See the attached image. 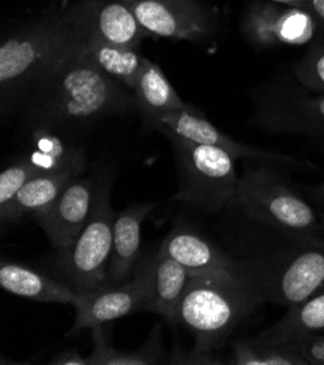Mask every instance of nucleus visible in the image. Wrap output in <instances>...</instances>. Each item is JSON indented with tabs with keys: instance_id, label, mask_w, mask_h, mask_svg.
I'll list each match as a JSON object with an SVG mask.
<instances>
[{
	"instance_id": "473e14b6",
	"label": "nucleus",
	"mask_w": 324,
	"mask_h": 365,
	"mask_svg": "<svg viewBox=\"0 0 324 365\" xmlns=\"http://www.w3.org/2000/svg\"><path fill=\"white\" fill-rule=\"evenodd\" d=\"M321 226H323V227H324V215H323V217H321Z\"/></svg>"
},
{
	"instance_id": "c756f323",
	"label": "nucleus",
	"mask_w": 324,
	"mask_h": 365,
	"mask_svg": "<svg viewBox=\"0 0 324 365\" xmlns=\"http://www.w3.org/2000/svg\"><path fill=\"white\" fill-rule=\"evenodd\" d=\"M303 8L308 11L315 19L317 25L324 29V0H305Z\"/></svg>"
},
{
	"instance_id": "39448f33",
	"label": "nucleus",
	"mask_w": 324,
	"mask_h": 365,
	"mask_svg": "<svg viewBox=\"0 0 324 365\" xmlns=\"http://www.w3.org/2000/svg\"><path fill=\"white\" fill-rule=\"evenodd\" d=\"M230 205L291 236L311 237L320 229L314 210L268 166L247 168L239 176Z\"/></svg>"
},
{
	"instance_id": "c85d7f7f",
	"label": "nucleus",
	"mask_w": 324,
	"mask_h": 365,
	"mask_svg": "<svg viewBox=\"0 0 324 365\" xmlns=\"http://www.w3.org/2000/svg\"><path fill=\"white\" fill-rule=\"evenodd\" d=\"M50 364L54 365H89L88 356H83L76 349H66L56 355Z\"/></svg>"
},
{
	"instance_id": "2eb2a0df",
	"label": "nucleus",
	"mask_w": 324,
	"mask_h": 365,
	"mask_svg": "<svg viewBox=\"0 0 324 365\" xmlns=\"http://www.w3.org/2000/svg\"><path fill=\"white\" fill-rule=\"evenodd\" d=\"M160 247L181 264L192 278L212 272L236 271L239 268L220 247L185 227H176L170 232Z\"/></svg>"
},
{
	"instance_id": "4be33fe9",
	"label": "nucleus",
	"mask_w": 324,
	"mask_h": 365,
	"mask_svg": "<svg viewBox=\"0 0 324 365\" xmlns=\"http://www.w3.org/2000/svg\"><path fill=\"white\" fill-rule=\"evenodd\" d=\"M82 48L108 76L132 92L144 61L138 48H127L93 40H82Z\"/></svg>"
},
{
	"instance_id": "f8f14e48",
	"label": "nucleus",
	"mask_w": 324,
	"mask_h": 365,
	"mask_svg": "<svg viewBox=\"0 0 324 365\" xmlns=\"http://www.w3.org/2000/svg\"><path fill=\"white\" fill-rule=\"evenodd\" d=\"M100 176H78L70 180L57 200L35 218L51 245L60 252L75 243L92 215Z\"/></svg>"
},
{
	"instance_id": "5701e85b",
	"label": "nucleus",
	"mask_w": 324,
	"mask_h": 365,
	"mask_svg": "<svg viewBox=\"0 0 324 365\" xmlns=\"http://www.w3.org/2000/svg\"><path fill=\"white\" fill-rule=\"evenodd\" d=\"M35 149L26 158L40 170V175L75 172L82 175L86 168L83 150L68 145L50 131L35 133Z\"/></svg>"
},
{
	"instance_id": "7c9ffc66",
	"label": "nucleus",
	"mask_w": 324,
	"mask_h": 365,
	"mask_svg": "<svg viewBox=\"0 0 324 365\" xmlns=\"http://www.w3.org/2000/svg\"><path fill=\"white\" fill-rule=\"evenodd\" d=\"M308 194L318 202L324 204V182L320 185H315V187H311L308 188Z\"/></svg>"
},
{
	"instance_id": "20e7f679",
	"label": "nucleus",
	"mask_w": 324,
	"mask_h": 365,
	"mask_svg": "<svg viewBox=\"0 0 324 365\" xmlns=\"http://www.w3.org/2000/svg\"><path fill=\"white\" fill-rule=\"evenodd\" d=\"M164 135L174 150L179 172V187L173 200L207 214L230 205L239 182L234 158L214 145Z\"/></svg>"
},
{
	"instance_id": "0eeeda50",
	"label": "nucleus",
	"mask_w": 324,
	"mask_h": 365,
	"mask_svg": "<svg viewBox=\"0 0 324 365\" xmlns=\"http://www.w3.org/2000/svg\"><path fill=\"white\" fill-rule=\"evenodd\" d=\"M132 12L149 36L181 41L209 40L215 15L199 0H131Z\"/></svg>"
},
{
	"instance_id": "aec40b11",
	"label": "nucleus",
	"mask_w": 324,
	"mask_h": 365,
	"mask_svg": "<svg viewBox=\"0 0 324 365\" xmlns=\"http://www.w3.org/2000/svg\"><path fill=\"white\" fill-rule=\"evenodd\" d=\"M324 331V289L300 304L288 307L285 316L255 339L269 345H283L307 334Z\"/></svg>"
},
{
	"instance_id": "a211bd4d",
	"label": "nucleus",
	"mask_w": 324,
	"mask_h": 365,
	"mask_svg": "<svg viewBox=\"0 0 324 365\" xmlns=\"http://www.w3.org/2000/svg\"><path fill=\"white\" fill-rule=\"evenodd\" d=\"M0 285L11 294L50 304L73 306L78 296L63 279L5 259L0 265Z\"/></svg>"
},
{
	"instance_id": "412c9836",
	"label": "nucleus",
	"mask_w": 324,
	"mask_h": 365,
	"mask_svg": "<svg viewBox=\"0 0 324 365\" xmlns=\"http://www.w3.org/2000/svg\"><path fill=\"white\" fill-rule=\"evenodd\" d=\"M92 336L93 351L88 356L89 365H153L164 361L159 326H155L146 344L134 351H121L114 348L110 344V339L106 338L102 326L93 327Z\"/></svg>"
},
{
	"instance_id": "cd10ccee",
	"label": "nucleus",
	"mask_w": 324,
	"mask_h": 365,
	"mask_svg": "<svg viewBox=\"0 0 324 365\" xmlns=\"http://www.w3.org/2000/svg\"><path fill=\"white\" fill-rule=\"evenodd\" d=\"M301 356L305 364L324 365V336L315 334H307L294 341L283 344Z\"/></svg>"
},
{
	"instance_id": "6ab92c4d",
	"label": "nucleus",
	"mask_w": 324,
	"mask_h": 365,
	"mask_svg": "<svg viewBox=\"0 0 324 365\" xmlns=\"http://www.w3.org/2000/svg\"><path fill=\"white\" fill-rule=\"evenodd\" d=\"M82 176L75 172L38 175L28 180L9 208L0 214L2 223L18 222L26 215L37 217L44 212L67 187L70 180Z\"/></svg>"
},
{
	"instance_id": "393cba45",
	"label": "nucleus",
	"mask_w": 324,
	"mask_h": 365,
	"mask_svg": "<svg viewBox=\"0 0 324 365\" xmlns=\"http://www.w3.org/2000/svg\"><path fill=\"white\" fill-rule=\"evenodd\" d=\"M38 175L40 170L28 158H22L4 169L0 175V214L9 208L26 182Z\"/></svg>"
},
{
	"instance_id": "a878e982",
	"label": "nucleus",
	"mask_w": 324,
	"mask_h": 365,
	"mask_svg": "<svg viewBox=\"0 0 324 365\" xmlns=\"http://www.w3.org/2000/svg\"><path fill=\"white\" fill-rule=\"evenodd\" d=\"M296 79L311 92L324 95V43H314L294 67Z\"/></svg>"
},
{
	"instance_id": "2f4dec72",
	"label": "nucleus",
	"mask_w": 324,
	"mask_h": 365,
	"mask_svg": "<svg viewBox=\"0 0 324 365\" xmlns=\"http://www.w3.org/2000/svg\"><path fill=\"white\" fill-rule=\"evenodd\" d=\"M268 2H275V4H281V5H290V6H300V8H303V5L305 4V0H268Z\"/></svg>"
},
{
	"instance_id": "bb28decb",
	"label": "nucleus",
	"mask_w": 324,
	"mask_h": 365,
	"mask_svg": "<svg viewBox=\"0 0 324 365\" xmlns=\"http://www.w3.org/2000/svg\"><path fill=\"white\" fill-rule=\"evenodd\" d=\"M293 114L288 117L301 128H307L324 137V95L303 96L293 105Z\"/></svg>"
},
{
	"instance_id": "f257e3e1",
	"label": "nucleus",
	"mask_w": 324,
	"mask_h": 365,
	"mask_svg": "<svg viewBox=\"0 0 324 365\" xmlns=\"http://www.w3.org/2000/svg\"><path fill=\"white\" fill-rule=\"evenodd\" d=\"M21 106L35 133H66L135 111V99L85 54L80 41L33 86Z\"/></svg>"
},
{
	"instance_id": "9b49d317",
	"label": "nucleus",
	"mask_w": 324,
	"mask_h": 365,
	"mask_svg": "<svg viewBox=\"0 0 324 365\" xmlns=\"http://www.w3.org/2000/svg\"><path fill=\"white\" fill-rule=\"evenodd\" d=\"M76 317L70 334L114 322L135 312H147V278L138 265L134 278L124 282H103L78 293L73 303Z\"/></svg>"
},
{
	"instance_id": "7ed1b4c3",
	"label": "nucleus",
	"mask_w": 324,
	"mask_h": 365,
	"mask_svg": "<svg viewBox=\"0 0 324 365\" xmlns=\"http://www.w3.org/2000/svg\"><path fill=\"white\" fill-rule=\"evenodd\" d=\"M262 302L258 289L239 268L194 277L177 323L194 335L195 352L211 355Z\"/></svg>"
},
{
	"instance_id": "ddd939ff",
	"label": "nucleus",
	"mask_w": 324,
	"mask_h": 365,
	"mask_svg": "<svg viewBox=\"0 0 324 365\" xmlns=\"http://www.w3.org/2000/svg\"><path fill=\"white\" fill-rule=\"evenodd\" d=\"M156 130L162 131L163 134H172L176 137H181L188 141L208 144L219 148L229 155L237 159H255L262 162H272V163H285V165H298L294 159L273 153L269 150H263L255 145L243 144L230 135L224 134L215 125H212L202 114H199L195 106H188L185 109H179V111L164 114L156 124Z\"/></svg>"
},
{
	"instance_id": "b1692460",
	"label": "nucleus",
	"mask_w": 324,
	"mask_h": 365,
	"mask_svg": "<svg viewBox=\"0 0 324 365\" xmlns=\"http://www.w3.org/2000/svg\"><path fill=\"white\" fill-rule=\"evenodd\" d=\"M231 364L237 365H305L286 345H269L256 339H241L233 348Z\"/></svg>"
},
{
	"instance_id": "f03ea898",
	"label": "nucleus",
	"mask_w": 324,
	"mask_h": 365,
	"mask_svg": "<svg viewBox=\"0 0 324 365\" xmlns=\"http://www.w3.org/2000/svg\"><path fill=\"white\" fill-rule=\"evenodd\" d=\"M82 41L63 12L51 14L5 35L0 44L4 109L22 103L47 73Z\"/></svg>"
},
{
	"instance_id": "423d86ee",
	"label": "nucleus",
	"mask_w": 324,
	"mask_h": 365,
	"mask_svg": "<svg viewBox=\"0 0 324 365\" xmlns=\"http://www.w3.org/2000/svg\"><path fill=\"white\" fill-rule=\"evenodd\" d=\"M111 187V178L100 175L96 202L88 225L73 245L58 252L56 268L60 279L78 293L92 289L108 279L115 223Z\"/></svg>"
},
{
	"instance_id": "4468645a",
	"label": "nucleus",
	"mask_w": 324,
	"mask_h": 365,
	"mask_svg": "<svg viewBox=\"0 0 324 365\" xmlns=\"http://www.w3.org/2000/svg\"><path fill=\"white\" fill-rule=\"evenodd\" d=\"M147 278V312L170 324L177 323L179 310L191 284V274L159 247L140 264Z\"/></svg>"
},
{
	"instance_id": "1a4fd4ad",
	"label": "nucleus",
	"mask_w": 324,
	"mask_h": 365,
	"mask_svg": "<svg viewBox=\"0 0 324 365\" xmlns=\"http://www.w3.org/2000/svg\"><path fill=\"white\" fill-rule=\"evenodd\" d=\"M240 26L244 38L256 48L305 46L314 40L318 28L313 15L304 8L268 0L251 2Z\"/></svg>"
},
{
	"instance_id": "f3484780",
	"label": "nucleus",
	"mask_w": 324,
	"mask_h": 365,
	"mask_svg": "<svg viewBox=\"0 0 324 365\" xmlns=\"http://www.w3.org/2000/svg\"><path fill=\"white\" fill-rule=\"evenodd\" d=\"M132 95L135 111L153 128L164 114L191 106L179 96L163 70L149 58L142 61Z\"/></svg>"
},
{
	"instance_id": "dca6fc26",
	"label": "nucleus",
	"mask_w": 324,
	"mask_h": 365,
	"mask_svg": "<svg viewBox=\"0 0 324 365\" xmlns=\"http://www.w3.org/2000/svg\"><path fill=\"white\" fill-rule=\"evenodd\" d=\"M156 202H140L124 208L115 217L114 240L106 282H124L140 257L141 225L156 207Z\"/></svg>"
},
{
	"instance_id": "9d476101",
	"label": "nucleus",
	"mask_w": 324,
	"mask_h": 365,
	"mask_svg": "<svg viewBox=\"0 0 324 365\" xmlns=\"http://www.w3.org/2000/svg\"><path fill=\"white\" fill-rule=\"evenodd\" d=\"M64 14L82 40L138 48L149 36L132 12L131 0H78Z\"/></svg>"
},
{
	"instance_id": "6e6552de",
	"label": "nucleus",
	"mask_w": 324,
	"mask_h": 365,
	"mask_svg": "<svg viewBox=\"0 0 324 365\" xmlns=\"http://www.w3.org/2000/svg\"><path fill=\"white\" fill-rule=\"evenodd\" d=\"M240 271L254 284L263 302L291 307L324 289V252H300L291 259L255 274Z\"/></svg>"
}]
</instances>
